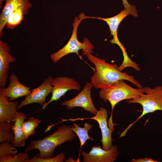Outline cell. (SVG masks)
I'll list each match as a JSON object with an SVG mask.
<instances>
[{
  "label": "cell",
  "instance_id": "ba28073f",
  "mask_svg": "<svg viewBox=\"0 0 162 162\" xmlns=\"http://www.w3.org/2000/svg\"><path fill=\"white\" fill-rule=\"evenodd\" d=\"M108 112L107 110L103 107H100L98 110L95 116L93 117L86 118H77L75 119H69V120L74 121L77 120H83L90 119L96 121L98 123L101 134L102 139L100 140L102 145V148L105 150L110 149L112 144L113 140L112 134L114 131L110 129L108 126L107 122Z\"/></svg>",
  "mask_w": 162,
  "mask_h": 162
},
{
  "label": "cell",
  "instance_id": "7c38bea8",
  "mask_svg": "<svg viewBox=\"0 0 162 162\" xmlns=\"http://www.w3.org/2000/svg\"><path fill=\"white\" fill-rule=\"evenodd\" d=\"M9 83L6 88H0V92L13 101L20 97L25 96L31 93L30 87L22 84L19 81L18 76L14 73L9 77Z\"/></svg>",
  "mask_w": 162,
  "mask_h": 162
},
{
  "label": "cell",
  "instance_id": "5b68a950",
  "mask_svg": "<svg viewBox=\"0 0 162 162\" xmlns=\"http://www.w3.org/2000/svg\"><path fill=\"white\" fill-rule=\"evenodd\" d=\"M88 18H92V17L86 16L83 13L80 14L78 17H75L73 24L72 33L69 41L62 48L50 56L51 60L54 63H57L63 57L70 53H76L80 56L78 51L81 50H82V55H84L93 52L94 46L87 38H84L83 42L79 41L77 38V32L79 25L82 20Z\"/></svg>",
  "mask_w": 162,
  "mask_h": 162
},
{
  "label": "cell",
  "instance_id": "44dd1931",
  "mask_svg": "<svg viewBox=\"0 0 162 162\" xmlns=\"http://www.w3.org/2000/svg\"><path fill=\"white\" fill-rule=\"evenodd\" d=\"M28 159L29 155L27 152L0 156V162H26V160Z\"/></svg>",
  "mask_w": 162,
  "mask_h": 162
},
{
  "label": "cell",
  "instance_id": "cb8c5ba5",
  "mask_svg": "<svg viewBox=\"0 0 162 162\" xmlns=\"http://www.w3.org/2000/svg\"><path fill=\"white\" fill-rule=\"evenodd\" d=\"M122 1L124 9L129 12V14L134 17H137V11L135 6L130 5L127 0H122Z\"/></svg>",
  "mask_w": 162,
  "mask_h": 162
},
{
  "label": "cell",
  "instance_id": "d4e9b609",
  "mask_svg": "<svg viewBox=\"0 0 162 162\" xmlns=\"http://www.w3.org/2000/svg\"><path fill=\"white\" fill-rule=\"evenodd\" d=\"M130 162H158L156 160H154L151 158H144L138 159H133L130 161Z\"/></svg>",
  "mask_w": 162,
  "mask_h": 162
},
{
  "label": "cell",
  "instance_id": "603a6c76",
  "mask_svg": "<svg viewBox=\"0 0 162 162\" xmlns=\"http://www.w3.org/2000/svg\"><path fill=\"white\" fill-rule=\"evenodd\" d=\"M10 142L1 143L0 144V156L8 154H15L17 150Z\"/></svg>",
  "mask_w": 162,
  "mask_h": 162
},
{
  "label": "cell",
  "instance_id": "8992f818",
  "mask_svg": "<svg viewBox=\"0 0 162 162\" xmlns=\"http://www.w3.org/2000/svg\"><path fill=\"white\" fill-rule=\"evenodd\" d=\"M93 87L91 82H86L80 93L73 98L63 101L62 105L65 106L68 110L76 107H81L84 110L95 115L98 110L93 103L91 96Z\"/></svg>",
  "mask_w": 162,
  "mask_h": 162
},
{
  "label": "cell",
  "instance_id": "ffe728a7",
  "mask_svg": "<svg viewBox=\"0 0 162 162\" xmlns=\"http://www.w3.org/2000/svg\"><path fill=\"white\" fill-rule=\"evenodd\" d=\"M41 121L33 117H29L28 120L24 122L22 128L24 136L27 139L29 136L34 135L36 127Z\"/></svg>",
  "mask_w": 162,
  "mask_h": 162
},
{
  "label": "cell",
  "instance_id": "6da1fadb",
  "mask_svg": "<svg viewBox=\"0 0 162 162\" xmlns=\"http://www.w3.org/2000/svg\"><path fill=\"white\" fill-rule=\"evenodd\" d=\"M86 56L95 66V71L90 78L91 82L94 88L110 87L114 82L120 80H127L138 88H142L133 76L119 71L116 64L108 63L104 59L97 57L90 53Z\"/></svg>",
  "mask_w": 162,
  "mask_h": 162
},
{
  "label": "cell",
  "instance_id": "484cf974",
  "mask_svg": "<svg viewBox=\"0 0 162 162\" xmlns=\"http://www.w3.org/2000/svg\"><path fill=\"white\" fill-rule=\"evenodd\" d=\"M65 162H77L74 159L71 157H69L68 158V159L65 160Z\"/></svg>",
  "mask_w": 162,
  "mask_h": 162
},
{
  "label": "cell",
  "instance_id": "9a60e30c",
  "mask_svg": "<svg viewBox=\"0 0 162 162\" xmlns=\"http://www.w3.org/2000/svg\"><path fill=\"white\" fill-rule=\"evenodd\" d=\"M29 0H0V8L3 1L6 3L0 15V36H3L2 30L6 21L11 14L21 6L28 9L31 8L32 4Z\"/></svg>",
  "mask_w": 162,
  "mask_h": 162
},
{
  "label": "cell",
  "instance_id": "d6986e66",
  "mask_svg": "<svg viewBox=\"0 0 162 162\" xmlns=\"http://www.w3.org/2000/svg\"><path fill=\"white\" fill-rule=\"evenodd\" d=\"M13 125L11 122H4L0 124V143L13 142L14 139V133L11 130Z\"/></svg>",
  "mask_w": 162,
  "mask_h": 162
},
{
  "label": "cell",
  "instance_id": "30bf717a",
  "mask_svg": "<svg viewBox=\"0 0 162 162\" xmlns=\"http://www.w3.org/2000/svg\"><path fill=\"white\" fill-rule=\"evenodd\" d=\"M81 154L83 162H113L116 159L118 151L116 145H112L108 150L101 148L100 146H94L88 153L82 151Z\"/></svg>",
  "mask_w": 162,
  "mask_h": 162
},
{
  "label": "cell",
  "instance_id": "7a4b0ae2",
  "mask_svg": "<svg viewBox=\"0 0 162 162\" xmlns=\"http://www.w3.org/2000/svg\"><path fill=\"white\" fill-rule=\"evenodd\" d=\"M77 136L71 130L70 125L63 124L44 138L31 140L23 152L38 149L39 151L38 158L43 159L51 158L54 157V151L58 146L68 141L73 140Z\"/></svg>",
  "mask_w": 162,
  "mask_h": 162
},
{
  "label": "cell",
  "instance_id": "9c48e42d",
  "mask_svg": "<svg viewBox=\"0 0 162 162\" xmlns=\"http://www.w3.org/2000/svg\"><path fill=\"white\" fill-rule=\"evenodd\" d=\"M52 78L49 76L38 87L32 89L31 93L25 96V99L18 105L17 110L26 105L38 103L42 106L46 103V99L48 95L51 92L52 86L51 81Z\"/></svg>",
  "mask_w": 162,
  "mask_h": 162
},
{
  "label": "cell",
  "instance_id": "5bb4252c",
  "mask_svg": "<svg viewBox=\"0 0 162 162\" xmlns=\"http://www.w3.org/2000/svg\"><path fill=\"white\" fill-rule=\"evenodd\" d=\"M18 106L17 101H10L0 92V123L15 122Z\"/></svg>",
  "mask_w": 162,
  "mask_h": 162
},
{
  "label": "cell",
  "instance_id": "7402d4cb",
  "mask_svg": "<svg viewBox=\"0 0 162 162\" xmlns=\"http://www.w3.org/2000/svg\"><path fill=\"white\" fill-rule=\"evenodd\" d=\"M65 158L63 152L59 153L55 157L48 158H41L38 157V154L31 159L26 160V162H62Z\"/></svg>",
  "mask_w": 162,
  "mask_h": 162
},
{
  "label": "cell",
  "instance_id": "8fae6325",
  "mask_svg": "<svg viewBox=\"0 0 162 162\" xmlns=\"http://www.w3.org/2000/svg\"><path fill=\"white\" fill-rule=\"evenodd\" d=\"M130 14L129 12L126 9L122 10L117 15L110 18H102L92 17V18L100 19L105 21L109 26L110 31V34L113 37L112 39L110 40L111 44H116L121 49L124 57L123 61L127 62L130 60L126 52L125 48L119 40L117 35L118 28L119 25L122 20L126 16Z\"/></svg>",
  "mask_w": 162,
  "mask_h": 162
},
{
  "label": "cell",
  "instance_id": "4fadbf2b",
  "mask_svg": "<svg viewBox=\"0 0 162 162\" xmlns=\"http://www.w3.org/2000/svg\"><path fill=\"white\" fill-rule=\"evenodd\" d=\"M7 43L0 40V88L4 87L8 77L10 63L16 62V58L10 53Z\"/></svg>",
  "mask_w": 162,
  "mask_h": 162
},
{
  "label": "cell",
  "instance_id": "e0dca14e",
  "mask_svg": "<svg viewBox=\"0 0 162 162\" xmlns=\"http://www.w3.org/2000/svg\"><path fill=\"white\" fill-rule=\"evenodd\" d=\"M29 9L21 6L12 13L6 21L5 25L7 28L10 29L16 28L23 20L24 15L28 13Z\"/></svg>",
  "mask_w": 162,
  "mask_h": 162
},
{
  "label": "cell",
  "instance_id": "ac0fdd59",
  "mask_svg": "<svg viewBox=\"0 0 162 162\" xmlns=\"http://www.w3.org/2000/svg\"><path fill=\"white\" fill-rule=\"evenodd\" d=\"M92 127V124L88 123H85L83 128L80 127L75 123L74 124L73 126H71V130L76 134L80 141V146L79 157L77 160L78 162L80 161H79V157L82 146L85 144L87 140H91L92 141L94 140L93 138L90 137L88 134V131L91 129Z\"/></svg>",
  "mask_w": 162,
  "mask_h": 162
},
{
  "label": "cell",
  "instance_id": "3957f363",
  "mask_svg": "<svg viewBox=\"0 0 162 162\" xmlns=\"http://www.w3.org/2000/svg\"><path fill=\"white\" fill-rule=\"evenodd\" d=\"M124 80H119L109 88L100 89V98L104 101H109L111 106V113L108 121L109 128L114 131V126L117 124L112 121V112L116 105L125 100H130L140 97L144 92L142 88H134L127 84Z\"/></svg>",
  "mask_w": 162,
  "mask_h": 162
},
{
  "label": "cell",
  "instance_id": "277c9868",
  "mask_svg": "<svg viewBox=\"0 0 162 162\" xmlns=\"http://www.w3.org/2000/svg\"><path fill=\"white\" fill-rule=\"evenodd\" d=\"M144 93L140 97L129 100V104L137 103L142 106L140 115L133 122L130 124L121 133L120 137L125 136L129 129L138 120L145 115L157 110L162 111V86H157L151 88L142 87Z\"/></svg>",
  "mask_w": 162,
  "mask_h": 162
},
{
  "label": "cell",
  "instance_id": "4316f807",
  "mask_svg": "<svg viewBox=\"0 0 162 162\" xmlns=\"http://www.w3.org/2000/svg\"></svg>",
  "mask_w": 162,
  "mask_h": 162
},
{
  "label": "cell",
  "instance_id": "52a82bcc",
  "mask_svg": "<svg viewBox=\"0 0 162 162\" xmlns=\"http://www.w3.org/2000/svg\"><path fill=\"white\" fill-rule=\"evenodd\" d=\"M51 84L52 86V96L50 100L42 106V109L44 110L51 103L59 99L68 90L74 89L79 91L81 88L80 84L74 79L66 76L52 78Z\"/></svg>",
  "mask_w": 162,
  "mask_h": 162
},
{
  "label": "cell",
  "instance_id": "2e32d148",
  "mask_svg": "<svg viewBox=\"0 0 162 162\" xmlns=\"http://www.w3.org/2000/svg\"><path fill=\"white\" fill-rule=\"evenodd\" d=\"M27 118L25 114L17 111L14 124L11 128L14 135V139L12 143L14 147L20 148L26 145V138L23 133L22 125L24 120Z\"/></svg>",
  "mask_w": 162,
  "mask_h": 162
}]
</instances>
